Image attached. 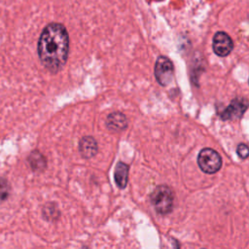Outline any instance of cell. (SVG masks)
Masks as SVG:
<instances>
[{"instance_id":"obj_1","label":"cell","mask_w":249,"mask_h":249,"mask_svg":"<svg viewBox=\"0 0 249 249\" xmlns=\"http://www.w3.org/2000/svg\"><path fill=\"white\" fill-rule=\"evenodd\" d=\"M69 53V35L65 26L58 22L48 24L38 42V54L43 65L53 73L65 65Z\"/></svg>"},{"instance_id":"obj_2","label":"cell","mask_w":249,"mask_h":249,"mask_svg":"<svg viewBox=\"0 0 249 249\" xmlns=\"http://www.w3.org/2000/svg\"><path fill=\"white\" fill-rule=\"evenodd\" d=\"M150 200L159 214L167 215L173 208V191L165 185L157 186L150 195Z\"/></svg>"},{"instance_id":"obj_3","label":"cell","mask_w":249,"mask_h":249,"mask_svg":"<svg viewBox=\"0 0 249 249\" xmlns=\"http://www.w3.org/2000/svg\"><path fill=\"white\" fill-rule=\"evenodd\" d=\"M197 164L203 172L213 174L221 168L222 159L218 152H216L214 149L204 148L197 156Z\"/></svg>"},{"instance_id":"obj_4","label":"cell","mask_w":249,"mask_h":249,"mask_svg":"<svg viewBox=\"0 0 249 249\" xmlns=\"http://www.w3.org/2000/svg\"><path fill=\"white\" fill-rule=\"evenodd\" d=\"M155 77L158 83L162 86H168L174 75V66L172 61L163 55H160L155 63Z\"/></svg>"},{"instance_id":"obj_5","label":"cell","mask_w":249,"mask_h":249,"mask_svg":"<svg viewBox=\"0 0 249 249\" xmlns=\"http://www.w3.org/2000/svg\"><path fill=\"white\" fill-rule=\"evenodd\" d=\"M212 48L217 55L227 56L233 50V42L226 32L218 31L213 37Z\"/></svg>"},{"instance_id":"obj_6","label":"cell","mask_w":249,"mask_h":249,"mask_svg":"<svg viewBox=\"0 0 249 249\" xmlns=\"http://www.w3.org/2000/svg\"><path fill=\"white\" fill-rule=\"evenodd\" d=\"M248 106L247 100L242 97H237L231 100L230 105L224 110L221 115L223 120H237L240 119Z\"/></svg>"},{"instance_id":"obj_7","label":"cell","mask_w":249,"mask_h":249,"mask_svg":"<svg viewBox=\"0 0 249 249\" xmlns=\"http://www.w3.org/2000/svg\"><path fill=\"white\" fill-rule=\"evenodd\" d=\"M106 126L109 130L119 132L127 126L126 117L121 112H113L106 119Z\"/></svg>"},{"instance_id":"obj_8","label":"cell","mask_w":249,"mask_h":249,"mask_svg":"<svg viewBox=\"0 0 249 249\" xmlns=\"http://www.w3.org/2000/svg\"><path fill=\"white\" fill-rule=\"evenodd\" d=\"M97 150V143L91 136H84L79 142V151L85 159H90L95 156Z\"/></svg>"},{"instance_id":"obj_9","label":"cell","mask_w":249,"mask_h":249,"mask_svg":"<svg viewBox=\"0 0 249 249\" xmlns=\"http://www.w3.org/2000/svg\"><path fill=\"white\" fill-rule=\"evenodd\" d=\"M128 171H129V165L123 162L119 161L115 167V182L117 186L120 189H124L127 185L128 181Z\"/></svg>"},{"instance_id":"obj_10","label":"cell","mask_w":249,"mask_h":249,"mask_svg":"<svg viewBox=\"0 0 249 249\" xmlns=\"http://www.w3.org/2000/svg\"><path fill=\"white\" fill-rule=\"evenodd\" d=\"M28 161L32 169L35 171H41L45 169L47 165V160L45 157L39 151H33L28 157Z\"/></svg>"},{"instance_id":"obj_11","label":"cell","mask_w":249,"mask_h":249,"mask_svg":"<svg viewBox=\"0 0 249 249\" xmlns=\"http://www.w3.org/2000/svg\"><path fill=\"white\" fill-rule=\"evenodd\" d=\"M10 184L7 179L0 177V199L5 200L10 195Z\"/></svg>"},{"instance_id":"obj_12","label":"cell","mask_w":249,"mask_h":249,"mask_svg":"<svg viewBox=\"0 0 249 249\" xmlns=\"http://www.w3.org/2000/svg\"><path fill=\"white\" fill-rule=\"evenodd\" d=\"M236 153L238 155V157L242 160H245L247 159L248 157V154H249V149H248V146L245 144V143H240L237 148H236Z\"/></svg>"}]
</instances>
